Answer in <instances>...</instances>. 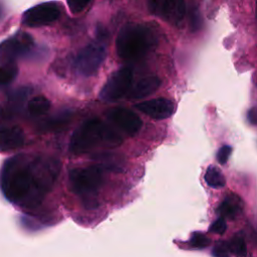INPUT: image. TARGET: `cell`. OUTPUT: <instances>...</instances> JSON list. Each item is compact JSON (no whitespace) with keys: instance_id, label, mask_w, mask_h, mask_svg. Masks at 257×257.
I'll use <instances>...</instances> for the list:
<instances>
[{"instance_id":"6da1fadb","label":"cell","mask_w":257,"mask_h":257,"mask_svg":"<svg viewBox=\"0 0 257 257\" xmlns=\"http://www.w3.org/2000/svg\"><path fill=\"white\" fill-rule=\"evenodd\" d=\"M60 171L57 160L42 156L16 155L0 170V189L10 203L35 208L51 190Z\"/></svg>"},{"instance_id":"7a4b0ae2","label":"cell","mask_w":257,"mask_h":257,"mask_svg":"<svg viewBox=\"0 0 257 257\" xmlns=\"http://www.w3.org/2000/svg\"><path fill=\"white\" fill-rule=\"evenodd\" d=\"M121 144L122 138L111 126L98 118H91L74 131L69 150L74 155H82L95 149L116 148Z\"/></svg>"},{"instance_id":"3957f363","label":"cell","mask_w":257,"mask_h":257,"mask_svg":"<svg viewBox=\"0 0 257 257\" xmlns=\"http://www.w3.org/2000/svg\"><path fill=\"white\" fill-rule=\"evenodd\" d=\"M156 42L154 32L147 26L127 24L120 29L116 37V53L122 60L137 61L145 57Z\"/></svg>"},{"instance_id":"277c9868","label":"cell","mask_w":257,"mask_h":257,"mask_svg":"<svg viewBox=\"0 0 257 257\" xmlns=\"http://www.w3.org/2000/svg\"><path fill=\"white\" fill-rule=\"evenodd\" d=\"M103 182L102 171L98 166L74 168L69 172L71 190L85 200V205L94 207V197Z\"/></svg>"},{"instance_id":"5b68a950","label":"cell","mask_w":257,"mask_h":257,"mask_svg":"<svg viewBox=\"0 0 257 257\" xmlns=\"http://www.w3.org/2000/svg\"><path fill=\"white\" fill-rule=\"evenodd\" d=\"M106 56L105 46L93 42L83 47L76 55L73 66L75 71L82 76H91L97 72Z\"/></svg>"},{"instance_id":"8992f818","label":"cell","mask_w":257,"mask_h":257,"mask_svg":"<svg viewBox=\"0 0 257 257\" xmlns=\"http://www.w3.org/2000/svg\"><path fill=\"white\" fill-rule=\"evenodd\" d=\"M134 73L130 67H122L114 71L106 80L99 92L103 101H115L130 92L133 84Z\"/></svg>"},{"instance_id":"52a82bcc","label":"cell","mask_w":257,"mask_h":257,"mask_svg":"<svg viewBox=\"0 0 257 257\" xmlns=\"http://www.w3.org/2000/svg\"><path fill=\"white\" fill-rule=\"evenodd\" d=\"M59 14L58 6L55 3L45 2L25 11L21 21L28 27H38L54 22L59 17Z\"/></svg>"},{"instance_id":"ba28073f","label":"cell","mask_w":257,"mask_h":257,"mask_svg":"<svg viewBox=\"0 0 257 257\" xmlns=\"http://www.w3.org/2000/svg\"><path fill=\"white\" fill-rule=\"evenodd\" d=\"M33 46V39L27 33H18L0 44V57L13 60L25 55Z\"/></svg>"},{"instance_id":"9c48e42d","label":"cell","mask_w":257,"mask_h":257,"mask_svg":"<svg viewBox=\"0 0 257 257\" xmlns=\"http://www.w3.org/2000/svg\"><path fill=\"white\" fill-rule=\"evenodd\" d=\"M108 119L128 136H135L142 127V119L131 109L114 107L107 112Z\"/></svg>"},{"instance_id":"30bf717a","label":"cell","mask_w":257,"mask_h":257,"mask_svg":"<svg viewBox=\"0 0 257 257\" xmlns=\"http://www.w3.org/2000/svg\"><path fill=\"white\" fill-rule=\"evenodd\" d=\"M136 108L145 114L156 118L164 119L171 116L174 112V103L167 98H154L151 100H146L137 103Z\"/></svg>"},{"instance_id":"8fae6325","label":"cell","mask_w":257,"mask_h":257,"mask_svg":"<svg viewBox=\"0 0 257 257\" xmlns=\"http://www.w3.org/2000/svg\"><path fill=\"white\" fill-rule=\"evenodd\" d=\"M24 134L17 125H0V153H8L21 148Z\"/></svg>"},{"instance_id":"7c38bea8","label":"cell","mask_w":257,"mask_h":257,"mask_svg":"<svg viewBox=\"0 0 257 257\" xmlns=\"http://www.w3.org/2000/svg\"><path fill=\"white\" fill-rule=\"evenodd\" d=\"M161 85V80L157 76H148L139 80L130 90L128 98L140 99L154 93Z\"/></svg>"},{"instance_id":"4fadbf2b","label":"cell","mask_w":257,"mask_h":257,"mask_svg":"<svg viewBox=\"0 0 257 257\" xmlns=\"http://www.w3.org/2000/svg\"><path fill=\"white\" fill-rule=\"evenodd\" d=\"M161 13L174 22H180L185 14L184 0H163Z\"/></svg>"},{"instance_id":"5bb4252c","label":"cell","mask_w":257,"mask_h":257,"mask_svg":"<svg viewBox=\"0 0 257 257\" xmlns=\"http://www.w3.org/2000/svg\"><path fill=\"white\" fill-rule=\"evenodd\" d=\"M243 203L241 199L236 195L227 196L225 200L221 203L218 211L221 214V217L233 219L235 218L242 210Z\"/></svg>"},{"instance_id":"9a60e30c","label":"cell","mask_w":257,"mask_h":257,"mask_svg":"<svg viewBox=\"0 0 257 257\" xmlns=\"http://www.w3.org/2000/svg\"><path fill=\"white\" fill-rule=\"evenodd\" d=\"M50 108V101L43 95H38L31 98L28 102V111L34 116L44 114Z\"/></svg>"},{"instance_id":"2e32d148","label":"cell","mask_w":257,"mask_h":257,"mask_svg":"<svg viewBox=\"0 0 257 257\" xmlns=\"http://www.w3.org/2000/svg\"><path fill=\"white\" fill-rule=\"evenodd\" d=\"M206 183L212 188H222L225 185V178L216 167H209L205 174Z\"/></svg>"},{"instance_id":"e0dca14e","label":"cell","mask_w":257,"mask_h":257,"mask_svg":"<svg viewBox=\"0 0 257 257\" xmlns=\"http://www.w3.org/2000/svg\"><path fill=\"white\" fill-rule=\"evenodd\" d=\"M18 69L14 64L7 63L0 66V86H6L11 83L16 75Z\"/></svg>"},{"instance_id":"ac0fdd59","label":"cell","mask_w":257,"mask_h":257,"mask_svg":"<svg viewBox=\"0 0 257 257\" xmlns=\"http://www.w3.org/2000/svg\"><path fill=\"white\" fill-rule=\"evenodd\" d=\"M230 248L236 257H247V246L243 237H235L230 244Z\"/></svg>"},{"instance_id":"d6986e66","label":"cell","mask_w":257,"mask_h":257,"mask_svg":"<svg viewBox=\"0 0 257 257\" xmlns=\"http://www.w3.org/2000/svg\"><path fill=\"white\" fill-rule=\"evenodd\" d=\"M189 20L192 31H197L201 27V14L196 5H191L189 10Z\"/></svg>"},{"instance_id":"ffe728a7","label":"cell","mask_w":257,"mask_h":257,"mask_svg":"<svg viewBox=\"0 0 257 257\" xmlns=\"http://www.w3.org/2000/svg\"><path fill=\"white\" fill-rule=\"evenodd\" d=\"M213 257H231L230 245L224 241L216 243L212 249Z\"/></svg>"},{"instance_id":"44dd1931","label":"cell","mask_w":257,"mask_h":257,"mask_svg":"<svg viewBox=\"0 0 257 257\" xmlns=\"http://www.w3.org/2000/svg\"><path fill=\"white\" fill-rule=\"evenodd\" d=\"M190 244L194 248H206L210 244V239L201 233H194L191 237Z\"/></svg>"},{"instance_id":"7402d4cb","label":"cell","mask_w":257,"mask_h":257,"mask_svg":"<svg viewBox=\"0 0 257 257\" xmlns=\"http://www.w3.org/2000/svg\"><path fill=\"white\" fill-rule=\"evenodd\" d=\"M68 8L72 13L81 12L91 0H66Z\"/></svg>"},{"instance_id":"603a6c76","label":"cell","mask_w":257,"mask_h":257,"mask_svg":"<svg viewBox=\"0 0 257 257\" xmlns=\"http://www.w3.org/2000/svg\"><path fill=\"white\" fill-rule=\"evenodd\" d=\"M226 228H227V225H226V221H225V218L223 217H220L218 218L217 220H215L212 225L210 226V232L212 233H215V234H219V235H222L225 231H226Z\"/></svg>"},{"instance_id":"cb8c5ba5","label":"cell","mask_w":257,"mask_h":257,"mask_svg":"<svg viewBox=\"0 0 257 257\" xmlns=\"http://www.w3.org/2000/svg\"><path fill=\"white\" fill-rule=\"evenodd\" d=\"M231 152H232V149L230 146H223L222 148H220V150L217 153L218 162L222 165L225 164L228 161V159L231 155Z\"/></svg>"},{"instance_id":"d4e9b609","label":"cell","mask_w":257,"mask_h":257,"mask_svg":"<svg viewBox=\"0 0 257 257\" xmlns=\"http://www.w3.org/2000/svg\"><path fill=\"white\" fill-rule=\"evenodd\" d=\"M149 5L152 12L158 13L159 10L161 11V0H150Z\"/></svg>"},{"instance_id":"484cf974","label":"cell","mask_w":257,"mask_h":257,"mask_svg":"<svg viewBox=\"0 0 257 257\" xmlns=\"http://www.w3.org/2000/svg\"><path fill=\"white\" fill-rule=\"evenodd\" d=\"M248 120L252 124H257V107H253L248 111Z\"/></svg>"},{"instance_id":"4316f807","label":"cell","mask_w":257,"mask_h":257,"mask_svg":"<svg viewBox=\"0 0 257 257\" xmlns=\"http://www.w3.org/2000/svg\"><path fill=\"white\" fill-rule=\"evenodd\" d=\"M2 15H3V5H2V3L0 2V19H1Z\"/></svg>"},{"instance_id":"83f0119b","label":"cell","mask_w":257,"mask_h":257,"mask_svg":"<svg viewBox=\"0 0 257 257\" xmlns=\"http://www.w3.org/2000/svg\"><path fill=\"white\" fill-rule=\"evenodd\" d=\"M256 7H257V0H256ZM256 12H257V10H256Z\"/></svg>"}]
</instances>
